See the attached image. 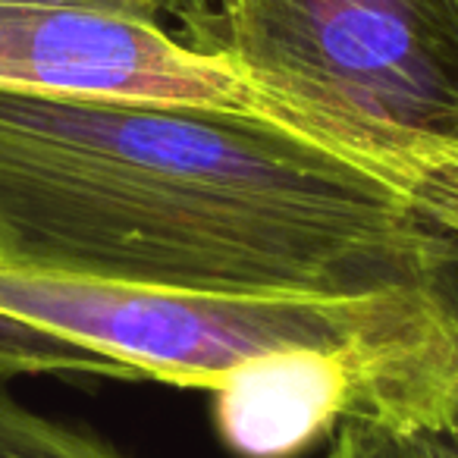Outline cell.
I'll list each match as a JSON object with an SVG mask.
<instances>
[{"label": "cell", "mask_w": 458, "mask_h": 458, "mask_svg": "<svg viewBox=\"0 0 458 458\" xmlns=\"http://www.w3.org/2000/svg\"><path fill=\"white\" fill-rule=\"evenodd\" d=\"M439 210H443V223L452 236H458V182H452L449 189L443 191V201H439Z\"/></svg>", "instance_id": "cell-8"}, {"label": "cell", "mask_w": 458, "mask_h": 458, "mask_svg": "<svg viewBox=\"0 0 458 458\" xmlns=\"http://www.w3.org/2000/svg\"><path fill=\"white\" fill-rule=\"evenodd\" d=\"M66 4H91V7L123 10V13L157 20V22H164V26L176 20L179 7H182V0H66Z\"/></svg>", "instance_id": "cell-7"}, {"label": "cell", "mask_w": 458, "mask_h": 458, "mask_svg": "<svg viewBox=\"0 0 458 458\" xmlns=\"http://www.w3.org/2000/svg\"><path fill=\"white\" fill-rule=\"evenodd\" d=\"M333 437L327 458H458V445L443 433L399 430L364 418L343 420Z\"/></svg>", "instance_id": "cell-6"}, {"label": "cell", "mask_w": 458, "mask_h": 458, "mask_svg": "<svg viewBox=\"0 0 458 458\" xmlns=\"http://www.w3.org/2000/svg\"><path fill=\"white\" fill-rule=\"evenodd\" d=\"M0 89L191 104L267 120L236 72L189 47L170 26L66 0H0Z\"/></svg>", "instance_id": "cell-4"}, {"label": "cell", "mask_w": 458, "mask_h": 458, "mask_svg": "<svg viewBox=\"0 0 458 458\" xmlns=\"http://www.w3.org/2000/svg\"><path fill=\"white\" fill-rule=\"evenodd\" d=\"M173 32L433 216L458 182V0H182Z\"/></svg>", "instance_id": "cell-2"}, {"label": "cell", "mask_w": 458, "mask_h": 458, "mask_svg": "<svg viewBox=\"0 0 458 458\" xmlns=\"http://www.w3.org/2000/svg\"><path fill=\"white\" fill-rule=\"evenodd\" d=\"M458 236L255 114L0 89V264L173 293L437 286Z\"/></svg>", "instance_id": "cell-1"}, {"label": "cell", "mask_w": 458, "mask_h": 458, "mask_svg": "<svg viewBox=\"0 0 458 458\" xmlns=\"http://www.w3.org/2000/svg\"><path fill=\"white\" fill-rule=\"evenodd\" d=\"M0 318L104 358L123 380L216 389L233 370L293 349L405 352L449 336L439 286L368 295L173 293L0 264Z\"/></svg>", "instance_id": "cell-3"}, {"label": "cell", "mask_w": 458, "mask_h": 458, "mask_svg": "<svg viewBox=\"0 0 458 458\" xmlns=\"http://www.w3.org/2000/svg\"><path fill=\"white\" fill-rule=\"evenodd\" d=\"M0 458H126L66 424L29 411L22 402L0 389Z\"/></svg>", "instance_id": "cell-5"}, {"label": "cell", "mask_w": 458, "mask_h": 458, "mask_svg": "<svg viewBox=\"0 0 458 458\" xmlns=\"http://www.w3.org/2000/svg\"><path fill=\"white\" fill-rule=\"evenodd\" d=\"M443 437H449L452 443L458 445V383H455V395H452L449 418H445V430H443Z\"/></svg>", "instance_id": "cell-9"}]
</instances>
